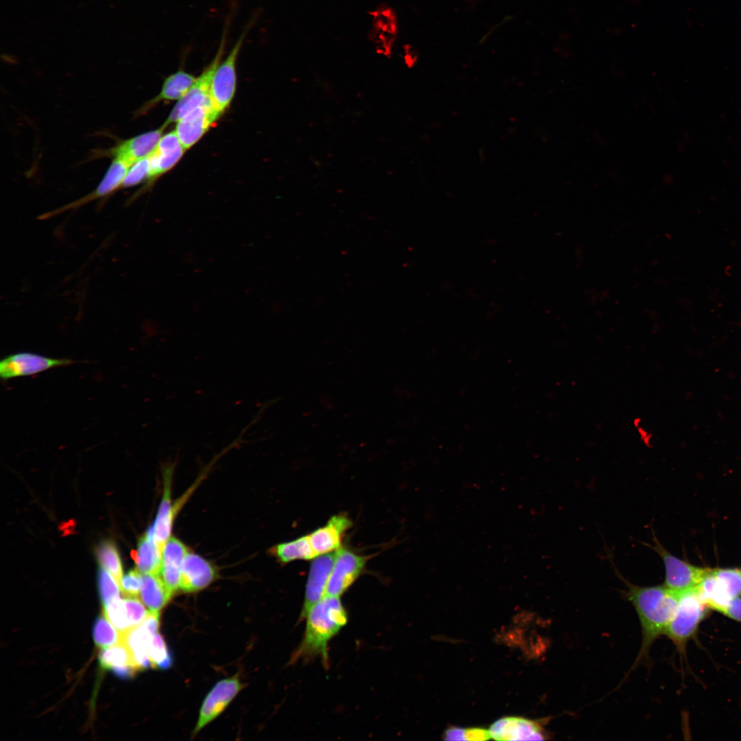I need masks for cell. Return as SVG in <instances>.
<instances>
[{
    "label": "cell",
    "instance_id": "cell-12",
    "mask_svg": "<svg viewBox=\"0 0 741 741\" xmlns=\"http://www.w3.org/2000/svg\"><path fill=\"white\" fill-rule=\"evenodd\" d=\"M131 166L124 161L113 158L103 178L91 193L70 203L43 214L40 218L47 219L69 210L79 208L91 201L108 196L120 189L125 176Z\"/></svg>",
    "mask_w": 741,
    "mask_h": 741
},
{
    "label": "cell",
    "instance_id": "cell-8",
    "mask_svg": "<svg viewBox=\"0 0 741 741\" xmlns=\"http://www.w3.org/2000/svg\"><path fill=\"white\" fill-rule=\"evenodd\" d=\"M75 362L67 358H52L39 354L21 352L6 356L0 362V377L8 380L29 376L48 369L68 366Z\"/></svg>",
    "mask_w": 741,
    "mask_h": 741
},
{
    "label": "cell",
    "instance_id": "cell-35",
    "mask_svg": "<svg viewBox=\"0 0 741 741\" xmlns=\"http://www.w3.org/2000/svg\"><path fill=\"white\" fill-rule=\"evenodd\" d=\"M141 575L137 569L128 571L123 576L119 587L124 597H137L140 593Z\"/></svg>",
    "mask_w": 741,
    "mask_h": 741
},
{
    "label": "cell",
    "instance_id": "cell-4",
    "mask_svg": "<svg viewBox=\"0 0 741 741\" xmlns=\"http://www.w3.org/2000/svg\"><path fill=\"white\" fill-rule=\"evenodd\" d=\"M248 27L238 38L234 47L216 68L209 90V102L213 110L220 116L231 102L236 89V62Z\"/></svg>",
    "mask_w": 741,
    "mask_h": 741
},
{
    "label": "cell",
    "instance_id": "cell-34",
    "mask_svg": "<svg viewBox=\"0 0 741 741\" xmlns=\"http://www.w3.org/2000/svg\"><path fill=\"white\" fill-rule=\"evenodd\" d=\"M124 601L131 628L139 626L147 618L150 611L137 597H126Z\"/></svg>",
    "mask_w": 741,
    "mask_h": 741
},
{
    "label": "cell",
    "instance_id": "cell-31",
    "mask_svg": "<svg viewBox=\"0 0 741 741\" xmlns=\"http://www.w3.org/2000/svg\"><path fill=\"white\" fill-rule=\"evenodd\" d=\"M714 574L731 598L740 596L741 594V569H713Z\"/></svg>",
    "mask_w": 741,
    "mask_h": 741
},
{
    "label": "cell",
    "instance_id": "cell-27",
    "mask_svg": "<svg viewBox=\"0 0 741 741\" xmlns=\"http://www.w3.org/2000/svg\"><path fill=\"white\" fill-rule=\"evenodd\" d=\"M98 661L100 668L105 670L111 671L119 667L134 666L130 652L122 642L108 648H102L98 654Z\"/></svg>",
    "mask_w": 741,
    "mask_h": 741
},
{
    "label": "cell",
    "instance_id": "cell-7",
    "mask_svg": "<svg viewBox=\"0 0 741 741\" xmlns=\"http://www.w3.org/2000/svg\"><path fill=\"white\" fill-rule=\"evenodd\" d=\"M226 35L222 38L218 51L210 64L198 77L187 93L178 100L169 117L163 124L166 127L172 123L177 122L190 110L204 104L209 100V90L215 71L221 62L226 45Z\"/></svg>",
    "mask_w": 741,
    "mask_h": 741
},
{
    "label": "cell",
    "instance_id": "cell-38",
    "mask_svg": "<svg viewBox=\"0 0 741 741\" xmlns=\"http://www.w3.org/2000/svg\"><path fill=\"white\" fill-rule=\"evenodd\" d=\"M444 739L446 740H464V729L451 727L445 731Z\"/></svg>",
    "mask_w": 741,
    "mask_h": 741
},
{
    "label": "cell",
    "instance_id": "cell-20",
    "mask_svg": "<svg viewBox=\"0 0 741 741\" xmlns=\"http://www.w3.org/2000/svg\"><path fill=\"white\" fill-rule=\"evenodd\" d=\"M187 552L185 545L174 537H170L163 548L160 575L172 593L180 589L183 563Z\"/></svg>",
    "mask_w": 741,
    "mask_h": 741
},
{
    "label": "cell",
    "instance_id": "cell-3",
    "mask_svg": "<svg viewBox=\"0 0 741 741\" xmlns=\"http://www.w3.org/2000/svg\"><path fill=\"white\" fill-rule=\"evenodd\" d=\"M707 609L695 588L679 593L676 610L664 635L680 654H685L687 642L695 635Z\"/></svg>",
    "mask_w": 741,
    "mask_h": 741
},
{
    "label": "cell",
    "instance_id": "cell-13",
    "mask_svg": "<svg viewBox=\"0 0 741 741\" xmlns=\"http://www.w3.org/2000/svg\"><path fill=\"white\" fill-rule=\"evenodd\" d=\"M219 117L209 98L204 104L181 117L176 122L175 132L185 149L190 148L199 141Z\"/></svg>",
    "mask_w": 741,
    "mask_h": 741
},
{
    "label": "cell",
    "instance_id": "cell-18",
    "mask_svg": "<svg viewBox=\"0 0 741 741\" xmlns=\"http://www.w3.org/2000/svg\"><path fill=\"white\" fill-rule=\"evenodd\" d=\"M163 475L164 491L156 517L153 525L148 530L154 539L163 550L166 541L170 538L173 519L176 509L171 503V481L174 464L164 466Z\"/></svg>",
    "mask_w": 741,
    "mask_h": 741
},
{
    "label": "cell",
    "instance_id": "cell-9",
    "mask_svg": "<svg viewBox=\"0 0 741 741\" xmlns=\"http://www.w3.org/2000/svg\"><path fill=\"white\" fill-rule=\"evenodd\" d=\"M242 687V683L236 676L217 682L208 693L202 704L192 735L196 736L217 717Z\"/></svg>",
    "mask_w": 741,
    "mask_h": 741
},
{
    "label": "cell",
    "instance_id": "cell-19",
    "mask_svg": "<svg viewBox=\"0 0 741 741\" xmlns=\"http://www.w3.org/2000/svg\"><path fill=\"white\" fill-rule=\"evenodd\" d=\"M215 577V571L209 562L198 554L187 552L183 563L180 589L188 593L200 591Z\"/></svg>",
    "mask_w": 741,
    "mask_h": 741
},
{
    "label": "cell",
    "instance_id": "cell-2",
    "mask_svg": "<svg viewBox=\"0 0 741 741\" xmlns=\"http://www.w3.org/2000/svg\"><path fill=\"white\" fill-rule=\"evenodd\" d=\"M626 598L639 618L642 640L636 661L646 657L655 642L663 635L674 613L679 593L665 585L643 587L625 581Z\"/></svg>",
    "mask_w": 741,
    "mask_h": 741
},
{
    "label": "cell",
    "instance_id": "cell-6",
    "mask_svg": "<svg viewBox=\"0 0 741 741\" xmlns=\"http://www.w3.org/2000/svg\"><path fill=\"white\" fill-rule=\"evenodd\" d=\"M368 556L341 548L336 551L335 561L325 595L340 597L362 574Z\"/></svg>",
    "mask_w": 741,
    "mask_h": 741
},
{
    "label": "cell",
    "instance_id": "cell-5",
    "mask_svg": "<svg viewBox=\"0 0 741 741\" xmlns=\"http://www.w3.org/2000/svg\"><path fill=\"white\" fill-rule=\"evenodd\" d=\"M653 544L648 545L662 559L665 567L664 585L675 592H682L694 589L710 572L709 568L692 565L672 554L660 543L657 537L652 538Z\"/></svg>",
    "mask_w": 741,
    "mask_h": 741
},
{
    "label": "cell",
    "instance_id": "cell-33",
    "mask_svg": "<svg viewBox=\"0 0 741 741\" xmlns=\"http://www.w3.org/2000/svg\"><path fill=\"white\" fill-rule=\"evenodd\" d=\"M150 175L149 156L134 163L128 169L121 185V189L134 187L148 180Z\"/></svg>",
    "mask_w": 741,
    "mask_h": 741
},
{
    "label": "cell",
    "instance_id": "cell-36",
    "mask_svg": "<svg viewBox=\"0 0 741 741\" xmlns=\"http://www.w3.org/2000/svg\"><path fill=\"white\" fill-rule=\"evenodd\" d=\"M464 740L478 741L491 739L489 730L480 727L464 729Z\"/></svg>",
    "mask_w": 741,
    "mask_h": 741
},
{
    "label": "cell",
    "instance_id": "cell-17",
    "mask_svg": "<svg viewBox=\"0 0 741 741\" xmlns=\"http://www.w3.org/2000/svg\"><path fill=\"white\" fill-rule=\"evenodd\" d=\"M185 150L175 130L162 136L153 152L149 155V181H153L172 169L180 159Z\"/></svg>",
    "mask_w": 741,
    "mask_h": 741
},
{
    "label": "cell",
    "instance_id": "cell-32",
    "mask_svg": "<svg viewBox=\"0 0 741 741\" xmlns=\"http://www.w3.org/2000/svg\"><path fill=\"white\" fill-rule=\"evenodd\" d=\"M97 583L102 606L119 597L121 589L119 584L110 573L103 567L99 568Z\"/></svg>",
    "mask_w": 741,
    "mask_h": 741
},
{
    "label": "cell",
    "instance_id": "cell-28",
    "mask_svg": "<svg viewBox=\"0 0 741 741\" xmlns=\"http://www.w3.org/2000/svg\"><path fill=\"white\" fill-rule=\"evenodd\" d=\"M95 645L102 648H108L121 642V633L102 613L95 620L93 628Z\"/></svg>",
    "mask_w": 741,
    "mask_h": 741
},
{
    "label": "cell",
    "instance_id": "cell-37",
    "mask_svg": "<svg viewBox=\"0 0 741 741\" xmlns=\"http://www.w3.org/2000/svg\"><path fill=\"white\" fill-rule=\"evenodd\" d=\"M724 615L733 620L741 622V598L740 596L733 598L731 600Z\"/></svg>",
    "mask_w": 741,
    "mask_h": 741
},
{
    "label": "cell",
    "instance_id": "cell-23",
    "mask_svg": "<svg viewBox=\"0 0 741 741\" xmlns=\"http://www.w3.org/2000/svg\"><path fill=\"white\" fill-rule=\"evenodd\" d=\"M172 594L160 574L141 575L140 595L150 612H159L169 602Z\"/></svg>",
    "mask_w": 741,
    "mask_h": 741
},
{
    "label": "cell",
    "instance_id": "cell-25",
    "mask_svg": "<svg viewBox=\"0 0 741 741\" xmlns=\"http://www.w3.org/2000/svg\"><path fill=\"white\" fill-rule=\"evenodd\" d=\"M271 552L281 563H287L296 560H311L316 557L308 535L274 546Z\"/></svg>",
    "mask_w": 741,
    "mask_h": 741
},
{
    "label": "cell",
    "instance_id": "cell-22",
    "mask_svg": "<svg viewBox=\"0 0 741 741\" xmlns=\"http://www.w3.org/2000/svg\"><path fill=\"white\" fill-rule=\"evenodd\" d=\"M162 551L147 531L138 541L137 550L132 552V557L137 564V569L142 574H160L162 563Z\"/></svg>",
    "mask_w": 741,
    "mask_h": 741
},
{
    "label": "cell",
    "instance_id": "cell-1",
    "mask_svg": "<svg viewBox=\"0 0 741 741\" xmlns=\"http://www.w3.org/2000/svg\"><path fill=\"white\" fill-rule=\"evenodd\" d=\"M302 640L292 654L290 663H308L320 659L329 667V643L346 625L347 611L340 597L325 595L308 610ZM304 619V620H305Z\"/></svg>",
    "mask_w": 741,
    "mask_h": 741
},
{
    "label": "cell",
    "instance_id": "cell-16",
    "mask_svg": "<svg viewBox=\"0 0 741 741\" xmlns=\"http://www.w3.org/2000/svg\"><path fill=\"white\" fill-rule=\"evenodd\" d=\"M538 720L508 716L495 721L489 729L492 739L496 740H545L546 734Z\"/></svg>",
    "mask_w": 741,
    "mask_h": 741
},
{
    "label": "cell",
    "instance_id": "cell-11",
    "mask_svg": "<svg viewBox=\"0 0 741 741\" xmlns=\"http://www.w3.org/2000/svg\"><path fill=\"white\" fill-rule=\"evenodd\" d=\"M159 612H150L139 626L121 634L122 642L128 648L134 666L141 671L151 667L148 646L151 638L158 632Z\"/></svg>",
    "mask_w": 741,
    "mask_h": 741
},
{
    "label": "cell",
    "instance_id": "cell-30",
    "mask_svg": "<svg viewBox=\"0 0 741 741\" xmlns=\"http://www.w3.org/2000/svg\"><path fill=\"white\" fill-rule=\"evenodd\" d=\"M102 613L121 634L131 628L124 599L120 596L103 606Z\"/></svg>",
    "mask_w": 741,
    "mask_h": 741
},
{
    "label": "cell",
    "instance_id": "cell-21",
    "mask_svg": "<svg viewBox=\"0 0 741 741\" xmlns=\"http://www.w3.org/2000/svg\"><path fill=\"white\" fill-rule=\"evenodd\" d=\"M196 80V78L193 75L183 69H180L169 75L165 80L159 93L142 106L137 111V115L144 113L162 101L180 99L187 93Z\"/></svg>",
    "mask_w": 741,
    "mask_h": 741
},
{
    "label": "cell",
    "instance_id": "cell-26",
    "mask_svg": "<svg viewBox=\"0 0 741 741\" xmlns=\"http://www.w3.org/2000/svg\"><path fill=\"white\" fill-rule=\"evenodd\" d=\"M96 556L102 567L110 573L119 585L123 567L115 543L110 539L103 540L96 548Z\"/></svg>",
    "mask_w": 741,
    "mask_h": 741
},
{
    "label": "cell",
    "instance_id": "cell-10",
    "mask_svg": "<svg viewBox=\"0 0 741 741\" xmlns=\"http://www.w3.org/2000/svg\"><path fill=\"white\" fill-rule=\"evenodd\" d=\"M166 126L163 124L156 130L121 141L110 148L98 151L95 154V158L112 157L124 161L132 166L138 161L148 156L153 152L163 136V132Z\"/></svg>",
    "mask_w": 741,
    "mask_h": 741
},
{
    "label": "cell",
    "instance_id": "cell-15",
    "mask_svg": "<svg viewBox=\"0 0 741 741\" xmlns=\"http://www.w3.org/2000/svg\"><path fill=\"white\" fill-rule=\"evenodd\" d=\"M351 525L350 518L340 513L332 516L325 525L307 534L316 556L334 552L341 548L343 539Z\"/></svg>",
    "mask_w": 741,
    "mask_h": 741
},
{
    "label": "cell",
    "instance_id": "cell-24",
    "mask_svg": "<svg viewBox=\"0 0 741 741\" xmlns=\"http://www.w3.org/2000/svg\"><path fill=\"white\" fill-rule=\"evenodd\" d=\"M695 589L709 609L725 614L731 598L716 579L713 569L704 577Z\"/></svg>",
    "mask_w": 741,
    "mask_h": 741
},
{
    "label": "cell",
    "instance_id": "cell-29",
    "mask_svg": "<svg viewBox=\"0 0 741 741\" xmlns=\"http://www.w3.org/2000/svg\"><path fill=\"white\" fill-rule=\"evenodd\" d=\"M148 655L152 668L167 670L173 663L170 650L163 636L158 632L149 642Z\"/></svg>",
    "mask_w": 741,
    "mask_h": 741
},
{
    "label": "cell",
    "instance_id": "cell-14",
    "mask_svg": "<svg viewBox=\"0 0 741 741\" xmlns=\"http://www.w3.org/2000/svg\"><path fill=\"white\" fill-rule=\"evenodd\" d=\"M336 552L320 555L313 559L306 583L299 621L304 620L310 607L325 596Z\"/></svg>",
    "mask_w": 741,
    "mask_h": 741
}]
</instances>
